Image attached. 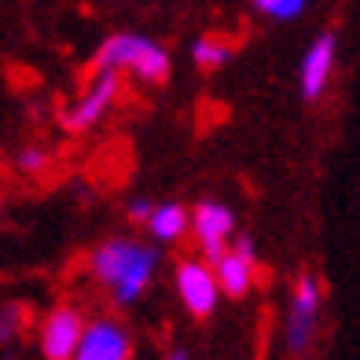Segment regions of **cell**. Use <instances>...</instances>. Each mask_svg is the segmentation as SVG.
<instances>
[{
    "mask_svg": "<svg viewBox=\"0 0 360 360\" xmlns=\"http://www.w3.org/2000/svg\"><path fill=\"white\" fill-rule=\"evenodd\" d=\"M236 236V214L221 199H202L191 210V239L206 261H217Z\"/></svg>",
    "mask_w": 360,
    "mask_h": 360,
    "instance_id": "obj_7",
    "label": "cell"
},
{
    "mask_svg": "<svg viewBox=\"0 0 360 360\" xmlns=\"http://www.w3.org/2000/svg\"><path fill=\"white\" fill-rule=\"evenodd\" d=\"M166 360H191V356H188V349H173Z\"/></svg>",
    "mask_w": 360,
    "mask_h": 360,
    "instance_id": "obj_17",
    "label": "cell"
},
{
    "mask_svg": "<svg viewBox=\"0 0 360 360\" xmlns=\"http://www.w3.org/2000/svg\"><path fill=\"white\" fill-rule=\"evenodd\" d=\"M320 313H323V283L316 272H302L290 290V309H287V327L283 342L290 356H305L309 346L316 342L320 331Z\"/></svg>",
    "mask_w": 360,
    "mask_h": 360,
    "instance_id": "obj_3",
    "label": "cell"
},
{
    "mask_svg": "<svg viewBox=\"0 0 360 360\" xmlns=\"http://www.w3.org/2000/svg\"><path fill=\"white\" fill-rule=\"evenodd\" d=\"M214 272L221 280L224 298H247L257 283V272H261V261H257V247L250 239H239L232 243L217 261H214Z\"/></svg>",
    "mask_w": 360,
    "mask_h": 360,
    "instance_id": "obj_10",
    "label": "cell"
},
{
    "mask_svg": "<svg viewBox=\"0 0 360 360\" xmlns=\"http://www.w3.org/2000/svg\"><path fill=\"white\" fill-rule=\"evenodd\" d=\"M173 283H176L180 305H184L195 320H210V316L217 313V302L224 298L221 280H217V272H214V261H206L202 254L180 261L176 272H173Z\"/></svg>",
    "mask_w": 360,
    "mask_h": 360,
    "instance_id": "obj_5",
    "label": "cell"
},
{
    "mask_svg": "<svg viewBox=\"0 0 360 360\" xmlns=\"http://www.w3.org/2000/svg\"><path fill=\"white\" fill-rule=\"evenodd\" d=\"M92 70H114L143 81V85H162L173 70L169 52L158 41L143 34H110L92 56Z\"/></svg>",
    "mask_w": 360,
    "mask_h": 360,
    "instance_id": "obj_2",
    "label": "cell"
},
{
    "mask_svg": "<svg viewBox=\"0 0 360 360\" xmlns=\"http://www.w3.org/2000/svg\"><path fill=\"white\" fill-rule=\"evenodd\" d=\"M191 63L199 70H221L228 59H232V41H224L217 34H206V37H195L191 48H188Z\"/></svg>",
    "mask_w": 360,
    "mask_h": 360,
    "instance_id": "obj_12",
    "label": "cell"
},
{
    "mask_svg": "<svg viewBox=\"0 0 360 360\" xmlns=\"http://www.w3.org/2000/svg\"><path fill=\"white\" fill-rule=\"evenodd\" d=\"M48 151L44 147H22V155H19V173L22 176H41L48 169Z\"/></svg>",
    "mask_w": 360,
    "mask_h": 360,
    "instance_id": "obj_15",
    "label": "cell"
},
{
    "mask_svg": "<svg viewBox=\"0 0 360 360\" xmlns=\"http://www.w3.org/2000/svg\"><path fill=\"white\" fill-rule=\"evenodd\" d=\"M147 236H151V243H158V247H173V243H180L184 236H191V210L184 202H155L151 217H147Z\"/></svg>",
    "mask_w": 360,
    "mask_h": 360,
    "instance_id": "obj_11",
    "label": "cell"
},
{
    "mask_svg": "<svg viewBox=\"0 0 360 360\" xmlns=\"http://www.w3.org/2000/svg\"><path fill=\"white\" fill-rule=\"evenodd\" d=\"M89 316L77 305H56L52 313H44L41 327H37V349L44 360H74L81 338H85Z\"/></svg>",
    "mask_w": 360,
    "mask_h": 360,
    "instance_id": "obj_6",
    "label": "cell"
},
{
    "mask_svg": "<svg viewBox=\"0 0 360 360\" xmlns=\"http://www.w3.org/2000/svg\"><path fill=\"white\" fill-rule=\"evenodd\" d=\"M22 327H26V309L22 305H4L0 309V346L11 342V338H19Z\"/></svg>",
    "mask_w": 360,
    "mask_h": 360,
    "instance_id": "obj_14",
    "label": "cell"
},
{
    "mask_svg": "<svg viewBox=\"0 0 360 360\" xmlns=\"http://www.w3.org/2000/svg\"><path fill=\"white\" fill-rule=\"evenodd\" d=\"M118 100H122V74L92 70V77L85 81V89H81L74 100L63 107L59 122H63L67 133H89V129H96L114 110Z\"/></svg>",
    "mask_w": 360,
    "mask_h": 360,
    "instance_id": "obj_4",
    "label": "cell"
},
{
    "mask_svg": "<svg viewBox=\"0 0 360 360\" xmlns=\"http://www.w3.org/2000/svg\"><path fill=\"white\" fill-rule=\"evenodd\" d=\"M294 360H305V356H294Z\"/></svg>",
    "mask_w": 360,
    "mask_h": 360,
    "instance_id": "obj_18",
    "label": "cell"
},
{
    "mask_svg": "<svg viewBox=\"0 0 360 360\" xmlns=\"http://www.w3.org/2000/svg\"><path fill=\"white\" fill-rule=\"evenodd\" d=\"M335 59H338V37L335 34H320L316 41H309V48L298 59V89L309 103H316L327 92L335 77Z\"/></svg>",
    "mask_w": 360,
    "mask_h": 360,
    "instance_id": "obj_9",
    "label": "cell"
},
{
    "mask_svg": "<svg viewBox=\"0 0 360 360\" xmlns=\"http://www.w3.org/2000/svg\"><path fill=\"white\" fill-rule=\"evenodd\" d=\"M151 210H155V202H151V199H133V202L125 206V214H129V221H133V224H147Z\"/></svg>",
    "mask_w": 360,
    "mask_h": 360,
    "instance_id": "obj_16",
    "label": "cell"
},
{
    "mask_svg": "<svg viewBox=\"0 0 360 360\" xmlns=\"http://www.w3.org/2000/svg\"><path fill=\"white\" fill-rule=\"evenodd\" d=\"M74 360H133V335L118 316H92Z\"/></svg>",
    "mask_w": 360,
    "mask_h": 360,
    "instance_id": "obj_8",
    "label": "cell"
},
{
    "mask_svg": "<svg viewBox=\"0 0 360 360\" xmlns=\"http://www.w3.org/2000/svg\"><path fill=\"white\" fill-rule=\"evenodd\" d=\"M89 272L114 305H136L158 272V247L136 236H110L89 254Z\"/></svg>",
    "mask_w": 360,
    "mask_h": 360,
    "instance_id": "obj_1",
    "label": "cell"
},
{
    "mask_svg": "<svg viewBox=\"0 0 360 360\" xmlns=\"http://www.w3.org/2000/svg\"><path fill=\"white\" fill-rule=\"evenodd\" d=\"M305 4L309 0H250V8L261 19H272V22H294L305 11Z\"/></svg>",
    "mask_w": 360,
    "mask_h": 360,
    "instance_id": "obj_13",
    "label": "cell"
}]
</instances>
